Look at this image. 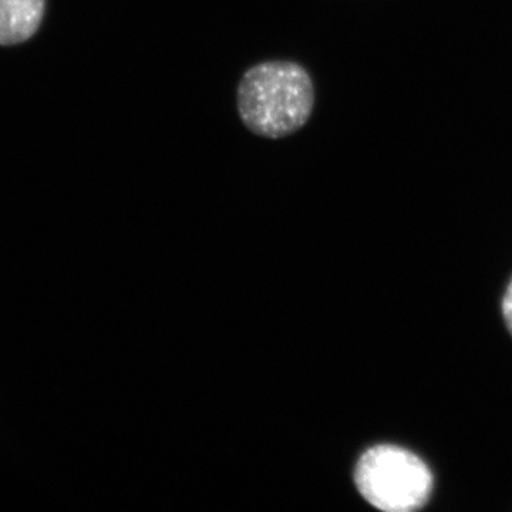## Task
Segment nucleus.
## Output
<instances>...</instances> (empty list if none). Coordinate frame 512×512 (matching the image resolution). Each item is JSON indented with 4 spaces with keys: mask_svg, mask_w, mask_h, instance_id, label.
I'll return each instance as SVG.
<instances>
[{
    "mask_svg": "<svg viewBox=\"0 0 512 512\" xmlns=\"http://www.w3.org/2000/svg\"><path fill=\"white\" fill-rule=\"evenodd\" d=\"M237 104L239 117L249 131L276 140L292 136L311 119L315 86L301 64L271 60L244 73Z\"/></svg>",
    "mask_w": 512,
    "mask_h": 512,
    "instance_id": "1",
    "label": "nucleus"
},
{
    "mask_svg": "<svg viewBox=\"0 0 512 512\" xmlns=\"http://www.w3.org/2000/svg\"><path fill=\"white\" fill-rule=\"evenodd\" d=\"M355 481L366 501L387 512L420 510L433 491L427 464L396 446L369 448L357 463Z\"/></svg>",
    "mask_w": 512,
    "mask_h": 512,
    "instance_id": "2",
    "label": "nucleus"
},
{
    "mask_svg": "<svg viewBox=\"0 0 512 512\" xmlns=\"http://www.w3.org/2000/svg\"><path fill=\"white\" fill-rule=\"evenodd\" d=\"M45 0H0V45H18L35 35Z\"/></svg>",
    "mask_w": 512,
    "mask_h": 512,
    "instance_id": "3",
    "label": "nucleus"
},
{
    "mask_svg": "<svg viewBox=\"0 0 512 512\" xmlns=\"http://www.w3.org/2000/svg\"><path fill=\"white\" fill-rule=\"evenodd\" d=\"M503 313L507 328L510 329L512 335V281L511 284L508 285L507 292H505L504 295Z\"/></svg>",
    "mask_w": 512,
    "mask_h": 512,
    "instance_id": "4",
    "label": "nucleus"
}]
</instances>
